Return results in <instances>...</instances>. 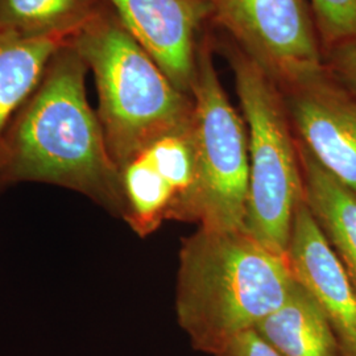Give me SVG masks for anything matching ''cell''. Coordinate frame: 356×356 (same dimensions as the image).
<instances>
[{
  "label": "cell",
  "instance_id": "1",
  "mask_svg": "<svg viewBox=\"0 0 356 356\" xmlns=\"http://www.w3.org/2000/svg\"><path fill=\"white\" fill-rule=\"evenodd\" d=\"M89 67L72 38L54 53L6 135L0 188L42 182L124 214L122 178L86 92Z\"/></svg>",
  "mask_w": 356,
  "mask_h": 356
},
{
  "label": "cell",
  "instance_id": "2",
  "mask_svg": "<svg viewBox=\"0 0 356 356\" xmlns=\"http://www.w3.org/2000/svg\"><path fill=\"white\" fill-rule=\"evenodd\" d=\"M294 284L286 254L269 250L245 229L200 227L182 239L179 251L178 325L195 351L218 356L277 310Z\"/></svg>",
  "mask_w": 356,
  "mask_h": 356
},
{
  "label": "cell",
  "instance_id": "3",
  "mask_svg": "<svg viewBox=\"0 0 356 356\" xmlns=\"http://www.w3.org/2000/svg\"><path fill=\"white\" fill-rule=\"evenodd\" d=\"M72 41L95 79L97 114L119 172L154 141L191 128V95L170 82L106 1Z\"/></svg>",
  "mask_w": 356,
  "mask_h": 356
},
{
  "label": "cell",
  "instance_id": "4",
  "mask_svg": "<svg viewBox=\"0 0 356 356\" xmlns=\"http://www.w3.org/2000/svg\"><path fill=\"white\" fill-rule=\"evenodd\" d=\"M226 54L248 131L250 186L244 229L269 250L286 254L293 218L304 198L298 140L273 78L235 42Z\"/></svg>",
  "mask_w": 356,
  "mask_h": 356
},
{
  "label": "cell",
  "instance_id": "5",
  "mask_svg": "<svg viewBox=\"0 0 356 356\" xmlns=\"http://www.w3.org/2000/svg\"><path fill=\"white\" fill-rule=\"evenodd\" d=\"M191 98L198 225L216 231L244 229L250 186L248 131L220 85L209 36L198 48Z\"/></svg>",
  "mask_w": 356,
  "mask_h": 356
},
{
  "label": "cell",
  "instance_id": "6",
  "mask_svg": "<svg viewBox=\"0 0 356 356\" xmlns=\"http://www.w3.org/2000/svg\"><path fill=\"white\" fill-rule=\"evenodd\" d=\"M214 17L277 86L322 67L323 53L305 0H213Z\"/></svg>",
  "mask_w": 356,
  "mask_h": 356
},
{
  "label": "cell",
  "instance_id": "7",
  "mask_svg": "<svg viewBox=\"0 0 356 356\" xmlns=\"http://www.w3.org/2000/svg\"><path fill=\"white\" fill-rule=\"evenodd\" d=\"M280 90L298 141L332 177L356 191L355 95L325 64Z\"/></svg>",
  "mask_w": 356,
  "mask_h": 356
},
{
  "label": "cell",
  "instance_id": "8",
  "mask_svg": "<svg viewBox=\"0 0 356 356\" xmlns=\"http://www.w3.org/2000/svg\"><path fill=\"white\" fill-rule=\"evenodd\" d=\"M179 91L191 95L197 54L213 0H103Z\"/></svg>",
  "mask_w": 356,
  "mask_h": 356
},
{
  "label": "cell",
  "instance_id": "9",
  "mask_svg": "<svg viewBox=\"0 0 356 356\" xmlns=\"http://www.w3.org/2000/svg\"><path fill=\"white\" fill-rule=\"evenodd\" d=\"M286 257L294 280L323 310L341 355L356 356L355 285L325 239L304 198L293 218Z\"/></svg>",
  "mask_w": 356,
  "mask_h": 356
},
{
  "label": "cell",
  "instance_id": "10",
  "mask_svg": "<svg viewBox=\"0 0 356 356\" xmlns=\"http://www.w3.org/2000/svg\"><path fill=\"white\" fill-rule=\"evenodd\" d=\"M298 152L304 201L356 288V191L332 177L300 141Z\"/></svg>",
  "mask_w": 356,
  "mask_h": 356
},
{
  "label": "cell",
  "instance_id": "11",
  "mask_svg": "<svg viewBox=\"0 0 356 356\" xmlns=\"http://www.w3.org/2000/svg\"><path fill=\"white\" fill-rule=\"evenodd\" d=\"M254 330L281 356H342L323 310L297 281L288 300Z\"/></svg>",
  "mask_w": 356,
  "mask_h": 356
},
{
  "label": "cell",
  "instance_id": "12",
  "mask_svg": "<svg viewBox=\"0 0 356 356\" xmlns=\"http://www.w3.org/2000/svg\"><path fill=\"white\" fill-rule=\"evenodd\" d=\"M73 36L24 38L0 32V170L15 115L38 88L54 53Z\"/></svg>",
  "mask_w": 356,
  "mask_h": 356
},
{
  "label": "cell",
  "instance_id": "13",
  "mask_svg": "<svg viewBox=\"0 0 356 356\" xmlns=\"http://www.w3.org/2000/svg\"><path fill=\"white\" fill-rule=\"evenodd\" d=\"M102 0H0V32L24 38L74 36Z\"/></svg>",
  "mask_w": 356,
  "mask_h": 356
},
{
  "label": "cell",
  "instance_id": "14",
  "mask_svg": "<svg viewBox=\"0 0 356 356\" xmlns=\"http://www.w3.org/2000/svg\"><path fill=\"white\" fill-rule=\"evenodd\" d=\"M323 56L356 44V0H310Z\"/></svg>",
  "mask_w": 356,
  "mask_h": 356
},
{
  "label": "cell",
  "instance_id": "15",
  "mask_svg": "<svg viewBox=\"0 0 356 356\" xmlns=\"http://www.w3.org/2000/svg\"><path fill=\"white\" fill-rule=\"evenodd\" d=\"M323 61L331 74L356 97V44L326 53Z\"/></svg>",
  "mask_w": 356,
  "mask_h": 356
},
{
  "label": "cell",
  "instance_id": "16",
  "mask_svg": "<svg viewBox=\"0 0 356 356\" xmlns=\"http://www.w3.org/2000/svg\"><path fill=\"white\" fill-rule=\"evenodd\" d=\"M218 356H281L256 332L245 331L236 337Z\"/></svg>",
  "mask_w": 356,
  "mask_h": 356
}]
</instances>
